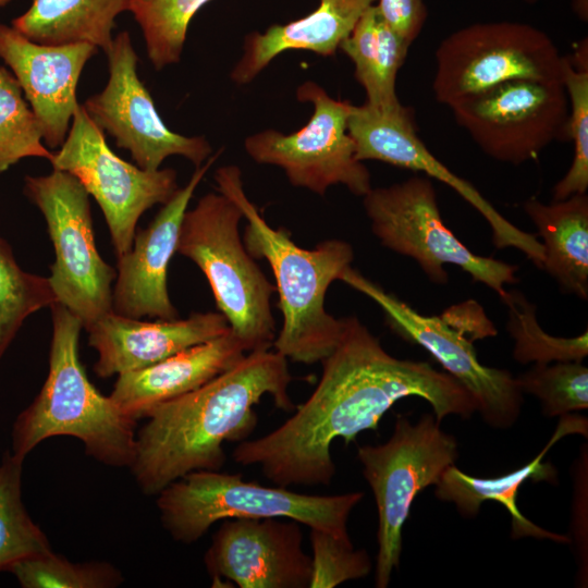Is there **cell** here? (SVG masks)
<instances>
[{
	"label": "cell",
	"mask_w": 588,
	"mask_h": 588,
	"mask_svg": "<svg viewBox=\"0 0 588 588\" xmlns=\"http://www.w3.org/2000/svg\"><path fill=\"white\" fill-rule=\"evenodd\" d=\"M56 303L49 278L23 270L9 243L0 236V359L24 321Z\"/></svg>",
	"instance_id": "obj_28"
},
{
	"label": "cell",
	"mask_w": 588,
	"mask_h": 588,
	"mask_svg": "<svg viewBox=\"0 0 588 588\" xmlns=\"http://www.w3.org/2000/svg\"><path fill=\"white\" fill-rule=\"evenodd\" d=\"M215 181L218 192L231 199L247 221V252L254 259H266L273 273L283 320L272 345L296 363L322 362L336 346L343 330V318L336 319L326 310L324 297L330 284L354 259L351 244L327 240L313 249L302 248L286 231L273 229L248 199L238 167H220Z\"/></svg>",
	"instance_id": "obj_3"
},
{
	"label": "cell",
	"mask_w": 588,
	"mask_h": 588,
	"mask_svg": "<svg viewBox=\"0 0 588 588\" xmlns=\"http://www.w3.org/2000/svg\"><path fill=\"white\" fill-rule=\"evenodd\" d=\"M322 375L309 397L271 432L241 441L232 458L258 465L274 485H329L335 474L332 442L345 444L365 430H376L382 416L401 399L427 401L441 420L469 418L477 412L473 395L451 375L426 362L389 354L357 317L343 318L334 350L322 362Z\"/></svg>",
	"instance_id": "obj_1"
},
{
	"label": "cell",
	"mask_w": 588,
	"mask_h": 588,
	"mask_svg": "<svg viewBox=\"0 0 588 588\" xmlns=\"http://www.w3.org/2000/svg\"><path fill=\"white\" fill-rule=\"evenodd\" d=\"M24 194L47 224L54 250L48 278L58 303L86 330L113 311L117 277L96 247L89 195L75 176L54 169L47 175H27Z\"/></svg>",
	"instance_id": "obj_10"
},
{
	"label": "cell",
	"mask_w": 588,
	"mask_h": 588,
	"mask_svg": "<svg viewBox=\"0 0 588 588\" xmlns=\"http://www.w3.org/2000/svg\"><path fill=\"white\" fill-rule=\"evenodd\" d=\"M377 7L385 22L412 45L427 19L424 0H378Z\"/></svg>",
	"instance_id": "obj_36"
},
{
	"label": "cell",
	"mask_w": 588,
	"mask_h": 588,
	"mask_svg": "<svg viewBox=\"0 0 588 588\" xmlns=\"http://www.w3.org/2000/svg\"><path fill=\"white\" fill-rule=\"evenodd\" d=\"M357 457L378 511L375 586L385 588L400 565L403 526L413 501L454 464L457 442L431 414L416 424L397 416L391 438L382 444L358 446Z\"/></svg>",
	"instance_id": "obj_8"
},
{
	"label": "cell",
	"mask_w": 588,
	"mask_h": 588,
	"mask_svg": "<svg viewBox=\"0 0 588 588\" xmlns=\"http://www.w3.org/2000/svg\"><path fill=\"white\" fill-rule=\"evenodd\" d=\"M572 433L587 436L586 417L571 414L560 416L559 425L544 448L529 463L512 473L494 478H478L464 474L454 464L449 466L436 485L434 494L440 500L453 502L460 514L468 518L478 514L485 501L500 503L512 517L513 539L535 537L568 543V537L543 529L527 519L519 512L516 499L519 488L530 478L535 481L555 482L556 469L551 463L542 461L554 443Z\"/></svg>",
	"instance_id": "obj_22"
},
{
	"label": "cell",
	"mask_w": 588,
	"mask_h": 588,
	"mask_svg": "<svg viewBox=\"0 0 588 588\" xmlns=\"http://www.w3.org/2000/svg\"><path fill=\"white\" fill-rule=\"evenodd\" d=\"M509 308L507 331L514 340L513 357L520 364L583 362L588 355V332L574 338L552 336L536 318V306L517 290L502 298Z\"/></svg>",
	"instance_id": "obj_30"
},
{
	"label": "cell",
	"mask_w": 588,
	"mask_h": 588,
	"mask_svg": "<svg viewBox=\"0 0 588 588\" xmlns=\"http://www.w3.org/2000/svg\"><path fill=\"white\" fill-rule=\"evenodd\" d=\"M8 572L23 588H113L123 581L107 562L72 563L53 551L20 560Z\"/></svg>",
	"instance_id": "obj_32"
},
{
	"label": "cell",
	"mask_w": 588,
	"mask_h": 588,
	"mask_svg": "<svg viewBox=\"0 0 588 588\" xmlns=\"http://www.w3.org/2000/svg\"><path fill=\"white\" fill-rule=\"evenodd\" d=\"M88 344L98 358V377L138 370L191 346L231 331L219 311L194 313L186 319L144 321L111 311L88 329Z\"/></svg>",
	"instance_id": "obj_20"
},
{
	"label": "cell",
	"mask_w": 588,
	"mask_h": 588,
	"mask_svg": "<svg viewBox=\"0 0 588 588\" xmlns=\"http://www.w3.org/2000/svg\"><path fill=\"white\" fill-rule=\"evenodd\" d=\"M130 0H33L12 21V27L41 45L86 42L107 52L115 17L128 11Z\"/></svg>",
	"instance_id": "obj_25"
},
{
	"label": "cell",
	"mask_w": 588,
	"mask_h": 588,
	"mask_svg": "<svg viewBox=\"0 0 588 588\" xmlns=\"http://www.w3.org/2000/svg\"><path fill=\"white\" fill-rule=\"evenodd\" d=\"M220 151L197 167L187 184L162 205L147 228L135 233L131 249L118 257L113 311L130 318H177L168 292V267L176 253L180 230L197 186Z\"/></svg>",
	"instance_id": "obj_18"
},
{
	"label": "cell",
	"mask_w": 588,
	"mask_h": 588,
	"mask_svg": "<svg viewBox=\"0 0 588 588\" xmlns=\"http://www.w3.org/2000/svg\"><path fill=\"white\" fill-rule=\"evenodd\" d=\"M50 308L48 375L37 396L13 424L12 453L24 460L44 440L70 436L82 441L86 454L96 461L130 467L136 420L122 415L89 381L78 356L81 320L60 303Z\"/></svg>",
	"instance_id": "obj_4"
},
{
	"label": "cell",
	"mask_w": 588,
	"mask_h": 588,
	"mask_svg": "<svg viewBox=\"0 0 588 588\" xmlns=\"http://www.w3.org/2000/svg\"><path fill=\"white\" fill-rule=\"evenodd\" d=\"M23 462L5 451L0 463V573L20 560L52 551L22 501Z\"/></svg>",
	"instance_id": "obj_27"
},
{
	"label": "cell",
	"mask_w": 588,
	"mask_h": 588,
	"mask_svg": "<svg viewBox=\"0 0 588 588\" xmlns=\"http://www.w3.org/2000/svg\"><path fill=\"white\" fill-rule=\"evenodd\" d=\"M246 353L243 343L229 331L146 368L119 375L109 397L122 415L137 420L156 405L186 394L224 372Z\"/></svg>",
	"instance_id": "obj_21"
},
{
	"label": "cell",
	"mask_w": 588,
	"mask_h": 588,
	"mask_svg": "<svg viewBox=\"0 0 588 588\" xmlns=\"http://www.w3.org/2000/svg\"><path fill=\"white\" fill-rule=\"evenodd\" d=\"M563 86L568 99L566 140H573L574 156L566 174L553 187V200H563L588 189V70L575 69L563 59Z\"/></svg>",
	"instance_id": "obj_34"
},
{
	"label": "cell",
	"mask_w": 588,
	"mask_h": 588,
	"mask_svg": "<svg viewBox=\"0 0 588 588\" xmlns=\"http://www.w3.org/2000/svg\"><path fill=\"white\" fill-rule=\"evenodd\" d=\"M157 497L162 526L175 541L188 544L226 518L284 517L350 538L347 520L364 494H305L287 487L246 481L242 474L195 470L171 482Z\"/></svg>",
	"instance_id": "obj_5"
},
{
	"label": "cell",
	"mask_w": 588,
	"mask_h": 588,
	"mask_svg": "<svg viewBox=\"0 0 588 588\" xmlns=\"http://www.w3.org/2000/svg\"><path fill=\"white\" fill-rule=\"evenodd\" d=\"M542 238L546 270L566 294L588 298L587 193L543 204L529 198L523 205Z\"/></svg>",
	"instance_id": "obj_24"
},
{
	"label": "cell",
	"mask_w": 588,
	"mask_h": 588,
	"mask_svg": "<svg viewBox=\"0 0 588 588\" xmlns=\"http://www.w3.org/2000/svg\"><path fill=\"white\" fill-rule=\"evenodd\" d=\"M63 144L50 163L75 176L102 210L117 257L133 244L142 215L166 204L179 189L173 169L143 170L115 155L105 132L79 105Z\"/></svg>",
	"instance_id": "obj_13"
},
{
	"label": "cell",
	"mask_w": 588,
	"mask_h": 588,
	"mask_svg": "<svg viewBox=\"0 0 588 588\" xmlns=\"http://www.w3.org/2000/svg\"><path fill=\"white\" fill-rule=\"evenodd\" d=\"M210 0H130L128 11L139 25L148 58L156 70L181 59L188 25Z\"/></svg>",
	"instance_id": "obj_29"
},
{
	"label": "cell",
	"mask_w": 588,
	"mask_h": 588,
	"mask_svg": "<svg viewBox=\"0 0 588 588\" xmlns=\"http://www.w3.org/2000/svg\"><path fill=\"white\" fill-rule=\"evenodd\" d=\"M106 87L83 105L94 123L120 148L127 149L136 166L155 171L169 156H182L196 168L212 152L204 136H184L171 131L157 112L148 89L137 74L138 57L128 32H121L110 49Z\"/></svg>",
	"instance_id": "obj_15"
},
{
	"label": "cell",
	"mask_w": 588,
	"mask_h": 588,
	"mask_svg": "<svg viewBox=\"0 0 588 588\" xmlns=\"http://www.w3.org/2000/svg\"><path fill=\"white\" fill-rule=\"evenodd\" d=\"M378 0H319L308 15L284 25H272L264 33L246 36L244 52L231 71L237 85L254 81L280 53L307 50L322 57L335 54L363 14Z\"/></svg>",
	"instance_id": "obj_23"
},
{
	"label": "cell",
	"mask_w": 588,
	"mask_h": 588,
	"mask_svg": "<svg viewBox=\"0 0 588 588\" xmlns=\"http://www.w3.org/2000/svg\"><path fill=\"white\" fill-rule=\"evenodd\" d=\"M363 205L380 243L414 259L434 284L448 283V264L492 289L501 299L507 292L505 285L517 282V266L474 254L445 225L429 177L414 175L390 186L371 187L363 196Z\"/></svg>",
	"instance_id": "obj_9"
},
{
	"label": "cell",
	"mask_w": 588,
	"mask_h": 588,
	"mask_svg": "<svg viewBox=\"0 0 588 588\" xmlns=\"http://www.w3.org/2000/svg\"><path fill=\"white\" fill-rule=\"evenodd\" d=\"M12 0H0V7H3V5L8 4Z\"/></svg>",
	"instance_id": "obj_37"
},
{
	"label": "cell",
	"mask_w": 588,
	"mask_h": 588,
	"mask_svg": "<svg viewBox=\"0 0 588 588\" xmlns=\"http://www.w3.org/2000/svg\"><path fill=\"white\" fill-rule=\"evenodd\" d=\"M347 130L359 161L377 160L412 171L424 172L454 189L488 222L492 242L499 249L514 247L536 267L542 268V243L503 217L477 188L440 162L416 133L412 111L401 102L390 108L351 103Z\"/></svg>",
	"instance_id": "obj_16"
},
{
	"label": "cell",
	"mask_w": 588,
	"mask_h": 588,
	"mask_svg": "<svg viewBox=\"0 0 588 588\" xmlns=\"http://www.w3.org/2000/svg\"><path fill=\"white\" fill-rule=\"evenodd\" d=\"M409 47L385 22L377 4L363 14L340 44L339 49L354 63V75L366 93V103L377 108L400 103L395 81Z\"/></svg>",
	"instance_id": "obj_26"
},
{
	"label": "cell",
	"mask_w": 588,
	"mask_h": 588,
	"mask_svg": "<svg viewBox=\"0 0 588 588\" xmlns=\"http://www.w3.org/2000/svg\"><path fill=\"white\" fill-rule=\"evenodd\" d=\"M299 101L314 107L307 124L291 134L265 130L245 139L247 155L257 163L280 167L290 183L318 195L342 184L356 196L371 189L370 173L356 158L347 130L351 102L330 97L315 82L296 90Z\"/></svg>",
	"instance_id": "obj_12"
},
{
	"label": "cell",
	"mask_w": 588,
	"mask_h": 588,
	"mask_svg": "<svg viewBox=\"0 0 588 588\" xmlns=\"http://www.w3.org/2000/svg\"><path fill=\"white\" fill-rule=\"evenodd\" d=\"M339 280L372 299L395 332L424 347L456 379L473 395L477 412L490 427L506 429L515 424L523 392L509 370L478 360L473 342L493 336L497 330L476 302L452 306L440 316H425L351 266Z\"/></svg>",
	"instance_id": "obj_6"
},
{
	"label": "cell",
	"mask_w": 588,
	"mask_h": 588,
	"mask_svg": "<svg viewBox=\"0 0 588 588\" xmlns=\"http://www.w3.org/2000/svg\"><path fill=\"white\" fill-rule=\"evenodd\" d=\"M287 358L253 351L201 387L152 407L136 433L132 474L147 495L195 470H221L224 442L243 441L258 422L254 405L266 394L290 413Z\"/></svg>",
	"instance_id": "obj_2"
},
{
	"label": "cell",
	"mask_w": 588,
	"mask_h": 588,
	"mask_svg": "<svg viewBox=\"0 0 588 588\" xmlns=\"http://www.w3.org/2000/svg\"><path fill=\"white\" fill-rule=\"evenodd\" d=\"M98 48L86 42L37 44L0 23V59L9 65L39 122L44 143L60 147L77 107L76 88Z\"/></svg>",
	"instance_id": "obj_19"
},
{
	"label": "cell",
	"mask_w": 588,
	"mask_h": 588,
	"mask_svg": "<svg viewBox=\"0 0 588 588\" xmlns=\"http://www.w3.org/2000/svg\"><path fill=\"white\" fill-rule=\"evenodd\" d=\"M520 391L535 395L549 417L588 407V368L581 362L535 364L516 377Z\"/></svg>",
	"instance_id": "obj_33"
},
{
	"label": "cell",
	"mask_w": 588,
	"mask_h": 588,
	"mask_svg": "<svg viewBox=\"0 0 588 588\" xmlns=\"http://www.w3.org/2000/svg\"><path fill=\"white\" fill-rule=\"evenodd\" d=\"M212 587L309 588L311 558L291 518H226L204 555Z\"/></svg>",
	"instance_id": "obj_17"
},
{
	"label": "cell",
	"mask_w": 588,
	"mask_h": 588,
	"mask_svg": "<svg viewBox=\"0 0 588 588\" xmlns=\"http://www.w3.org/2000/svg\"><path fill=\"white\" fill-rule=\"evenodd\" d=\"M563 59L550 36L529 24H471L438 46L434 98L450 107L512 79L562 82Z\"/></svg>",
	"instance_id": "obj_11"
},
{
	"label": "cell",
	"mask_w": 588,
	"mask_h": 588,
	"mask_svg": "<svg viewBox=\"0 0 588 588\" xmlns=\"http://www.w3.org/2000/svg\"><path fill=\"white\" fill-rule=\"evenodd\" d=\"M450 108L478 147L501 162L522 164L566 139L568 99L562 82L512 79Z\"/></svg>",
	"instance_id": "obj_14"
},
{
	"label": "cell",
	"mask_w": 588,
	"mask_h": 588,
	"mask_svg": "<svg viewBox=\"0 0 588 588\" xmlns=\"http://www.w3.org/2000/svg\"><path fill=\"white\" fill-rule=\"evenodd\" d=\"M528 3H535L537 0H526Z\"/></svg>",
	"instance_id": "obj_38"
},
{
	"label": "cell",
	"mask_w": 588,
	"mask_h": 588,
	"mask_svg": "<svg viewBox=\"0 0 588 588\" xmlns=\"http://www.w3.org/2000/svg\"><path fill=\"white\" fill-rule=\"evenodd\" d=\"M42 140L39 122L22 97L21 86L0 65V173L28 157L51 161L53 152Z\"/></svg>",
	"instance_id": "obj_31"
},
{
	"label": "cell",
	"mask_w": 588,
	"mask_h": 588,
	"mask_svg": "<svg viewBox=\"0 0 588 588\" xmlns=\"http://www.w3.org/2000/svg\"><path fill=\"white\" fill-rule=\"evenodd\" d=\"M238 207L222 194L204 195L186 210L176 253L203 271L217 307L246 352L269 350L275 339L268 281L243 244Z\"/></svg>",
	"instance_id": "obj_7"
},
{
	"label": "cell",
	"mask_w": 588,
	"mask_h": 588,
	"mask_svg": "<svg viewBox=\"0 0 588 588\" xmlns=\"http://www.w3.org/2000/svg\"><path fill=\"white\" fill-rule=\"evenodd\" d=\"M311 578L309 588H333L347 580L366 577L371 560L365 550H355L350 538L309 528Z\"/></svg>",
	"instance_id": "obj_35"
}]
</instances>
